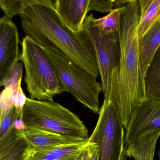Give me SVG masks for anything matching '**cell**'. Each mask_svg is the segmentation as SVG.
<instances>
[{
    "label": "cell",
    "instance_id": "6da1fadb",
    "mask_svg": "<svg viewBox=\"0 0 160 160\" xmlns=\"http://www.w3.org/2000/svg\"><path fill=\"white\" fill-rule=\"evenodd\" d=\"M27 35L43 48H56L98 78L99 66L91 40L84 30L74 32L62 21L55 8L35 4L20 15Z\"/></svg>",
    "mask_w": 160,
    "mask_h": 160
},
{
    "label": "cell",
    "instance_id": "7a4b0ae2",
    "mask_svg": "<svg viewBox=\"0 0 160 160\" xmlns=\"http://www.w3.org/2000/svg\"><path fill=\"white\" fill-rule=\"evenodd\" d=\"M139 17V1L130 0L121 17L120 82L116 104L125 130L134 110L148 98L139 59L138 34Z\"/></svg>",
    "mask_w": 160,
    "mask_h": 160
},
{
    "label": "cell",
    "instance_id": "3957f363",
    "mask_svg": "<svg viewBox=\"0 0 160 160\" xmlns=\"http://www.w3.org/2000/svg\"><path fill=\"white\" fill-rule=\"evenodd\" d=\"M21 45L20 61L25 66V82L30 99L54 101L55 95L68 92L44 48L28 35Z\"/></svg>",
    "mask_w": 160,
    "mask_h": 160
},
{
    "label": "cell",
    "instance_id": "277c9868",
    "mask_svg": "<svg viewBox=\"0 0 160 160\" xmlns=\"http://www.w3.org/2000/svg\"><path fill=\"white\" fill-rule=\"evenodd\" d=\"M21 118L26 126L88 140V132L79 117L54 101L27 98Z\"/></svg>",
    "mask_w": 160,
    "mask_h": 160
},
{
    "label": "cell",
    "instance_id": "5b68a950",
    "mask_svg": "<svg viewBox=\"0 0 160 160\" xmlns=\"http://www.w3.org/2000/svg\"><path fill=\"white\" fill-rule=\"evenodd\" d=\"M92 13L87 16L83 30L91 40L97 57L105 99L118 101L120 70L119 32L108 33L95 25Z\"/></svg>",
    "mask_w": 160,
    "mask_h": 160
},
{
    "label": "cell",
    "instance_id": "8992f818",
    "mask_svg": "<svg viewBox=\"0 0 160 160\" xmlns=\"http://www.w3.org/2000/svg\"><path fill=\"white\" fill-rule=\"evenodd\" d=\"M68 92L96 114L100 111L99 96L102 84L82 66L56 48H43Z\"/></svg>",
    "mask_w": 160,
    "mask_h": 160
},
{
    "label": "cell",
    "instance_id": "52a82bcc",
    "mask_svg": "<svg viewBox=\"0 0 160 160\" xmlns=\"http://www.w3.org/2000/svg\"><path fill=\"white\" fill-rule=\"evenodd\" d=\"M96 127L89 139L100 148V160H122L125 132L116 105L105 99Z\"/></svg>",
    "mask_w": 160,
    "mask_h": 160
},
{
    "label": "cell",
    "instance_id": "ba28073f",
    "mask_svg": "<svg viewBox=\"0 0 160 160\" xmlns=\"http://www.w3.org/2000/svg\"><path fill=\"white\" fill-rule=\"evenodd\" d=\"M160 132V101L148 98L132 113L126 130V146Z\"/></svg>",
    "mask_w": 160,
    "mask_h": 160
},
{
    "label": "cell",
    "instance_id": "9c48e42d",
    "mask_svg": "<svg viewBox=\"0 0 160 160\" xmlns=\"http://www.w3.org/2000/svg\"><path fill=\"white\" fill-rule=\"evenodd\" d=\"M19 34L15 24L6 17L0 19V86L10 76L15 65L20 61Z\"/></svg>",
    "mask_w": 160,
    "mask_h": 160
},
{
    "label": "cell",
    "instance_id": "30bf717a",
    "mask_svg": "<svg viewBox=\"0 0 160 160\" xmlns=\"http://www.w3.org/2000/svg\"><path fill=\"white\" fill-rule=\"evenodd\" d=\"M55 9L62 23L72 31H83L89 8V0H55Z\"/></svg>",
    "mask_w": 160,
    "mask_h": 160
},
{
    "label": "cell",
    "instance_id": "8fae6325",
    "mask_svg": "<svg viewBox=\"0 0 160 160\" xmlns=\"http://www.w3.org/2000/svg\"><path fill=\"white\" fill-rule=\"evenodd\" d=\"M23 132L31 147L34 148L61 147L78 144L88 140L28 127H26Z\"/></svg>",
    "mask_w": 160,
    "mask_h": 160
},
{
    "label": "cell",
    "instance_id": "7c38bea8",
    "mask_svg": "<svg viewBox=\"0 0 160 160\" xmlns=\"http://www.w3.org/2000/svg\"><path fill=\"white\" fill-rule=\"evenodd\" d=\"M30 147L23 132L13 126L0 138V160H24Z\"/></svg>",
    "mask_w": 160,
    "mask_h": 160
},
{
    "label": "cell",
    "instance_id": "4fadbf2b",
    "mask_svg": "<svg viewBox=\"0 0 160 160\" xmlns=\"http://www.w3.org/2000/svg\"><path fill=\"white\" fill-rule=\"evenodd\" d=\"M87 141L58 147L40 148L30 147L24 160H75Z\"/></svg>",
    "mask_w": 160,
    "mask_h": 160
},
{
    "label": "cell",
    "instance_id": "5bb4252c",
    "mask_svg": "<svg viewBox=\"0 0 160 160\" xmlns=\"http://www.w3.org/2000/svg\"><path fill=\"white\" fill-rule=\"evenodd\" d=\"M139 59L142 73L146 78L153 57L160 46V23L151 26L138 41Z\"/></svg>",
    "mask_w": 160,
    "mask_h": 160
},
{
    "label": "cell",
    "instance_id": "9a60e30c",
    "mask_svg": "<svg viewBox=\"0 0 160 160\" xmlns=\"http://www.w3.org/2000/svg\"><path fill=\"white\" fill-rule=\"evenodd\" d=\"M23 64L21 62H18L3 84L4 88L1 92L0 119L3 118L15 107L18 85L22 80Z\"/></svg>",
    "mask_w": 160,
    "mask_h": 160
},
{
    "label": "cell",
    "instance_id": "2e32d148",
    "mask_svg": "<svg viewBox=\"0 0 160 160\" xmlns=\"http://www.w3.org/2000/svg\"><path fill=\"white\" fill-rule=\"evenodd\" d=\"M160 132L149 135L137 142L126 146L122 160H153Z\"/></svg>",
    "mask_w": 160,
    "mask_h": 160
},
{
    "label": "cell",
    "instance_id": "e0dca14e",
    "mask_svg": "<svg viewBox=\"0 0 160 160\" xmlns=\"http://www.w3.org/2000/svg\"><path fill=\"white\" fill-rule=\"evenodd\" d=\"M140 17L138 34V41L154 24L159 16L160 0H139Z\"/></svg>",
    "mask_w": 160,
    "mask_h": 160
},
{
    "label": "cell",
    "instance_id": "ac0fdd59",
    "mask_svg": "<svg viewBox=\"0 0 160 160\" xmlns=\"http://www.w3.org/2000/svg\"><path fill=\"white\" fill-rule=\"evenodd\" d=\"M145 82L148 98L160 101V46L147 72Z\"/></svg>",
    "mask_w": 160,
    "mask_h": 160
},
{
    "label": "cell",
    "instance_id": "d6986e66",
    "mask_svg": "<svg viewBox=\"0 0 160 160\" xmlns=\"http://www.w3.org/2000/svg\"><path fill=\"white\" fill-rule=\"evenodd\" d=\"M55 0H0V7L4 12V16L9 19L19 15L28 6L42 4L55 8Z\"/></svg>",
    "mask_w": 160,
    "mask_h": 160
},
{
    "label": "cell",
    "instance_id": "ffe728a7",
    "mask_svg": "<svg viewBox=\"0 0 160 160\" xmlns=\"http://www.w3.org/2000/svg\"><path fill=\"white\" fill-rule=\"evenodd\" d=\"M125 5L119 8H115L108 14L104 17L93 19L94 24L103 31L108 33L119 32L121 17Z\"/></svg>",
    "mask_w": 160,
    "mask_h": 160
},
{
    "label": "cell",
    "instance_id": "44dd1931",
    "mask_svg": "<svg viewBox=\"0 0 160 160\" xmlns=\"http://www.w3.org/2000/svg\"><path fill=\"white\" fill-rule=\"evenodd\" d=\"M100 148L94 141L88 139L81 148L75 160H100Z\"/></svg>",
    "mask_w": 160,
    "mask_h": 160
},
{
    "label": "cell",
    "instance_id": "7402d4cb",
    "mask_svg": "<svg viewBox=\"0 0 160 160\" xmlns=\"http://www.w3.org/2000/svg\"><path fill=\"white\" fill-rule=\"evenodd\" d=\"M21 118L14 107L3 118L0 119V138L3 137L14 126L17 119Z\"/></svg>",
    "mask_w": 160,
    "mask_h": 160
},
{
    "label": "cell",
    "instance_id": "603a6c76",
    "mask_svg": "<svg viewBox=\"0 0 160 160\" xmlns=\"http://www.w3.org/2000/svg\"><path fill=\"white\" fill-rule=\"evenodd\" d=\"M118 8L117 0H89L90 11L102 13L110 12L113 8Z\"/></svg>",
    "mask_w": 160,
    "mask_h": 160
},
{
    "label": "cell",
    "instance_id": "cb8c5ba5",
    "mask_svg": "<svg viewBox=\"0 0 160 160\" xmlns=\"http://www.w3.org/2000/svg\"><path fill=\"white\" fill-rule=\"evenodd\" d=\"M21 81L19 82V85H18L16 100L15 104V107L20 117H21L23 108L26 104L27 98H28L26 97V95L21 88Z\"/></svg>",
    "mask_w": 160,
    "mask_h": 160
},
{
    "label": "cell",
    "instance_id": "d4e9b609",
    "mask_svg": "<svg viewBox=\"0 0 160 160\" xmlns=\"http://www.w3.org/2000/svg\"><path fill=\"white\" fill-rule=\"evenodd\" d=\"M26 127L27 126L25 122L21 118H19L17 119L14 124V127L15 129L17 131H21V132L24 131L26 129Z\"/></svg>",
    "mask_w": 160,
    "mask_h": 160
},
{
    "label": "cell",
    "instance_id": "484cf974",
    "mask_svg": "<svg viewBox=\"0 0 160 160\" xmlns=\"http://www.w3.org/2000/svg\"><path fill=\"white\" fill-rule=\"evenodd\" d=\"M160 23V16L159 17V18H157V20L155 21V22H154V23Z\"/></svg>",
    "mask_w": 160,
    "mask_h": 160
},
{
    "label": "cell",
    "instance_id": "4316f807",
    "mask_svg": "<svg viewBox=\"0 0 160 160\" xmlns=\"http://www.w3.org/2000/svg\"><path fill=\"white\" fill-rule=\"evenodd\" d=\"M158 156H159V160H160V149L159 151V152H158Z\"/></svg>",
    "mask_w": 160,
    "mask_h": 160
}]
</instances>
